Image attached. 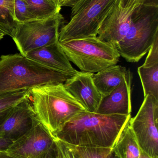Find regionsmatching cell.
<instances>
[{
  "label": "cell",
  "mask_w": 158,
  "mask_h": 158,
  "mask_svg": "<svg viewBox=\"0 0 158 158\" xmlns=\"http://www.w3.org/2000/svg\"><path fill=\"white\" fill-rule=\"evenodd\" d=\"M130 118L131 114L104 115L84 111L67 122L54 138L75 146L112 148Z\"/></svg>",
  "instance_id": "6da1fadb"
},
{
  "label": "cell",
  "mask_w": 158,
  "mask_h": 158,
  "mask_svg": "<svg viewBox=\"0 0 158 158\" xmlns=\"http://www.w3.org/2000/svg\"><path fill=\"white\" fill-rule=\"evenodd\" d=\"M29 90L36 118L53 137L69 121L86 111L64 83L48 84Z\"/></svg>",
  "instance_id": "7a4b0ae2"
},
{
  "label": "cell",
  "mask_w": 158,
  "mask_h": 158,
  "mask_svg": "<svg viewBox=\"0 0 158 158\" xmlns=\"http://www.w3.org/2000/svg\"><path fill=\"white\" fill-rule=\"evenodd\" d=\"M72 76L50 69L20 54L0 57V94L64 83Z\"/></svg>",
  "instance_id": "3957f363"
},
{
  "label": "cell",
  "mask_w": 158,
  "mask_h": 158,
  "mask_svg": "<svg viewBox=\"0 0 158 158\" xmlns=\"http://www.w3.org/2000/svg\"><path fill=\"white\" fill-rule=\"evenodd\" d=\"M158 37V5H142L134 11L124 38L115 47L127 62L136 63L149 52Z\"/></svg>",
  "instance_id": "277c9868"
},
{
  "label": "cell",
  "mask_w": 158,
  "mask_h": 158,
  "mask_svg": "<svg viewBox=\"0 0 158 158\" xmlns=\"http://www.w3.org/2000/svg\"><path fill=\"white\" fill-rule=\"evenodd\" d=\"M70 62L82 72L97 73L118 63L120 56L115 46L97 36L59 43Z\"/></svg>",
  "instance_id": "5b68a950"
},
{
  "label": "cell",
  "mask_w": 158,
  "mask_h": 158,
  "mask_svg": "<svg viewBox=\"0 0 158 158\" xmlns=\"http://www.w3.org/2000/svg\"><path fill=\"white\" fill-rule=\"evenodd\" d=\"M117 0H79L71 8L70 19L58 33L59 43L97 36L102 19Z\"/></svg>",
  "instance_id": "8992f818"
},
{
  "label": "cell",
  "mask_w": 158,
  "mask_h": 158,
  "mask_svg": "<svg viewBox=\"0 0 158 158\" xmlns=\"http://www.w3.org/2000/svg\"><path fill=\"white\" fill-rule=\"evenodd\" d=\"M64 18L60 13L48 18L18 23L12 39L20 54L58 42L59 28Z\"/></svg>",
  "instance_id": "52a82bcc"
},
{
  "label": "cell",
  "mask_w": 158,
  "mask_h": 158,
  "mask_svg": "<svg viewBox=\"0 0 158 158\" xmlns=\"http://www.w3.org/2000/svg\"><path fill=\"white\" fill-rule=\"evenodd\" d=\"M129 123L141 150L151 157L158 158V99L150 95L144 97Z\"/></svg>",
  "instance_id": "ba28073f"
},
{
  "label": "cell",
  "mask_w": 158,
  "mask_h": 158,
  "mask_svg": "<svg viewBox=\"0 0 158 158\" xmlns=\"http://www.w3.org/2000/svg\"><path fill=\"white\" fill-rule=\"evenodd\" d=\"M54 143V138L35 116L31 129L13 142L5 152L14 158H40Z\"/></svg>",
  "instance_id": "9c48e42d"
},
{
  "label": "cell",
  "mask_w": 158,
  "mask_h": 158,
  "mask_svg": "<svg viewBox=\"0 0 158 158\" xmlns=\"http://www.w3.org/2000/svg\"><path fill=\"white\" fill-rule=\"evenodd\" d=\"M134 11L123 7L122 0H117L100 23L98 38L115 47L128 32Z\"/></svg>",
  "instance_id": "30bf717a"
},
{
  "label": "cell",
  "mask_w": 158,
  "mask_h": 158,
  "mask_svg": "<svg viewBox=\"0 0 158 158\" xmlns=\"http://www.w3.org/2000/svg\"><path fill=\"white\" fill-rule=\"evenodd\" d=\"M35 117L29 98H25L12 108L0 124V138L15 142L31 129Z\"/></svg>",
  "instance_id": "8fae6325"
},
{
  "label": "cell",
  "mask_w": 158,
  "mask_h": 158,
  "mask_svg": "<svg viewBox=\"0 0 158 158\" xmlns=\"http://www.w3.org/2000/svg\"><path fill=\"white\" fill-rule=\"evenodd\" d=\"M92 73L79 72L64 83L67 91L86 111L96 112L102 97L96 86Z\"/></svg>",
  "instance_id": "7c38bea8"
},
{
  "label": "cell",
  "mask_w": 158,
  "mask_h": 158,
  "mask_svg": "<svg viewBox=\"0 0 158 158\" xmlns=\"http://www.w3.org/2000/svg\"><path fill=\"white\" fill-rule=\"evenodd\" d=\"M132 76L130 70L121 84L109 95L103 98L96 113L104 115H130Z\"/></svg>",
  "instance_id": "4fadbf2b"
},
{
  "label": "cell",
  "mask_w": 158,
  "mask_h": 158,
  "mask_svg": "<svg viewBox=\"0 0 158 158\" xmlns=\"http://www.w3.org/2000/svg\"><path fill=\"white\" fill-rule=\"evenodd\" d=\"M25 56L60 73L73 76L79 72L71 65L59 41L30 52Z\"/></svg>",
  "instance_id": "5bb4252c"
},
{
  "label": "cell",
  "mask_w": 158,
  "mask_h": 158,
  "mask_svg": "<svg viewBox=\"0 0 158 158\" xmlns=\"http://www.w3.org/2000/svg\"><path fill=\"white\" fill-rule=\"evenodd\" d=\"M128 71L124 67L116 64L93 74L94 83L102 98L109 95L121 84Z\"/></svg>",
  "instance_id": "9a60e30c"
},
{
  "label": "cell",
  "mask_w": 158,
  "mask_h": 158,
  "mask_svg": "<svg viewBox=\"0 0 158 158\" xmlns=\"http://www.w3.org/2000/svg\"><path fill=\"white\" fill-rule=\"evenodd\" d=\"M120 158H139L141 150L129 121L119 135L112 148Z\"/></svg>",
  "instance_id": "2e32d148"
},
{
  "label": "cell",
  "mask_w": 158,
  "mask_h": 158,
  "mask_svg": "<svg viewBox=\"0 0 158 158\" xmlns=\"http://www.w3.org/2000/svg\"><path fill=\"white\" fill-rule=\"evenodd\" d=\"M138 73L144 97L150 95L158 100V64L149 66L143 65L138 67Z\"/></svg>",
  "instance_id": "e0dca14e"
},
{
  "label": "cell",
  "mask_w": 158,
  "mask_h": 158,
  "mask_svg": "<svg viewBox=\"0 0 158 158\" xmlns=\"http://www.w3.org/2000/svg\"><path fill=\"white\" fill-rule=\"evenodd\" d=\"M15 0H0V30L13 38L18 23L14 14Z\"/></svg>",
  "instance_id": "ac0fdd59"
},
{
  "label": "cell",
  "mask_w": 158,
  "mask_h": 158,
  "mask_svg": "<svg viewBox=\"0 0 158 158\" xmlns=\"http://www.w3.org/2000/svg\"><path fill=\"white\" fill-rule=\"evenodd\" d=\"M35 19L48 18L60 13L61 8L52 0H24Z\"/></svg>",
  "instance_id": "d6986e66"
},
{
  "label": "cell",
  "mask_w": 158,
  "mask_h": 158,
  "mask_svg": "<svg viewBox=\"0 0 158 158\" xmlns=\"http://www.w3.org/2000/svg\"><path fill=\"white\" fill-rule=\"evenodd\" d=\"M79 158H107L112 148L70 145Z\"/></svg>",
  "instance_id": "ffe728a7"
},
{
  "label": "cell",
  "mask_w": 158,
  "mask_h": 158,
  "mask_svg": "<svg viewBox=\"0 0 158 158\" xmlns=\"http://www.w3.org/2000/svg\"><path fill=\"white\" fill-rule=\"evenodd\" d=\"M29 97V90L0 94V112L13 107L25 98Z\"/></svg>",
  "instance_id": "44dd1931"
},
{
  "label": "cell",
  "mask_w": 158,
  "mask_h": 158,
  "mask_svg": "<svg viewBox=\"0 0 158 158\" xmlns=\"http://www.w3.org/2000/svg\"><path fill=\"white\" fill-rule=\"evenodd\" d=\"M14 14L15 19L18 23H25L35 19L24 0H15Z\"/></svg>",
  "instance_id": "7402d4cb"
},
{
  "label": "cell",
  "mask_w": 158,
  "mask_h": 158,
  "mask_svg": "<svg viewBox=\"0 0 158 158\" xmlns=\"http://www.w3.org/2000/svg\"><path fill=\"white\" fill-rule=\"evenodd\" d=\"M148 52L143 65L149 66L158 64V37L156 38Z\"/></svg>",
  "instance_id": "603a6c76"
},
{
  "label": "cell",
  "mask_w": 158,
  "mask_h": 158,
  "mask_svg": "<svg viewBox=\"0 0 158 158\" xmlns=\"http://www.w3.org/2000/svg\"><path fill=\"white\" fill-rule=\"evenodd\" d=\"M60 152L61 158H79L78 155L68 144L57 139H54Z\"/></svg>",
  "instance_id": "cb8c5ba5"
},
{
  "label": "cell",
  "mask_w": 158,
  "mask_h": 158,
  "mask_svg": "<svg viewBox=\"0 0 158 158\" xmlns=\"http://www.w3.org/2000/svg\"><path fill=\"white\" fill-rule=\"evenodd\" d=\"M122 2L123 7L133 10L142 5H158V0H122Z\"/></svg>",
  "instance_id": "d4e9b609"
},
{
  "label": "cell",
  "mask_w": 158,
  "mask_h": 158,
  "mask_svg": "<svg viewBox=\"0 0 158 158\" xmlns=\"http://www.w3.org/2000/svg\"><path fill=\"white\" fill-rule=\"evenodd\" d=\"M40 158H61L59 148L55 140L52 147Z\"/></svg>",
  "instance_id": "484cf974"
},
{
  "label": "cell",
  "mask_w": 158,
  "mask_h": 158,
  "mask_svg": "<svg viewBox=\"0 0 158 158\" xmlns=\"http://www.w3.org/2000/svg\"><path fill=\"white\" fill-rule=\"evenodd\" d=\"M58 6L61 7L62 6H67L72 7L79 0H52Z\"/></svg>",
  "instance_id": "4316f807"
},
{
  "label": "cell",
  "mask_w": 158,
  "mask_h": 158,
  "mask_svg": "<svg viewBox=\"0 0 158 158\" xmlns=\"http://www.w3.org/2000/svg\"><path fill=\"white\" fill-rule=\"evenodd\" d=\"M12 143V141L0 138V152H5Z\"/></svg>",
  "instance_id": "83f0119b"
},
{
  "label": "cell",
  "mask_w": 158,
  "mask_h": 158,
  "mask_svg": "<svg viewBox=\"0 0 158 158\" xmlns=\"http://www.w3.org/2000/svg\"><path fill=\"white\" fill-rule=\"evenodd\" d=\"M12 108L7 109L3 110V111L0 112V124L6 118L7 115L10 113V111H11V109H12Z\"/></svg>",
  "instance_id": "f1b7e54d"
},
{
  "label": "cell",
  "mask_w": 158,
  "mask_h": 158,
  "mask_svg": "<svg viewBox=\"0 0 158 158\" xmlns=\"http://www.w3.org/2000/svg\"><path fill=\"white\" fill-rule=\"evenodd\" d=\"M107 158H120L113 151V149L111 150V152L108 156Z\"/></svg>",
  "instance_id": "f546056e"
},
{
  "label": "cell",
  "mask_w": 158,
  "mask_h": 158,
  "mask_svg": "<svg viewBox=\"0 0 158 158\" xmlns=\"http://www.w3.org/2000/svg\"><path fill=\"white\" fill-rule=\"evenodd\" d=\"M0 158H14L8 156L5 152H0Z\"/></svg>",
  "instance_id": "4dcf8cb0"
},
{
  "label": "cell",
  "mask_w": 158,
  "mask_h": 158,
  "mask_svg": "<svg viewBox=\"0 0 158 158\" xmlns=\"http://www.w3.org/2000/svg\"><path fill=\"white\" fill-rule=\"evenodd\" d=\"M139 158H154L149 156L148 155H147L145 153L142 151L141 152V156Z\"/></svg>",
  "instance_id": "1f68e13d"
},
{
  "label": "cell",
  "mask_w": 158,
  "mask_h": 158,
  "mask_svg": "<svg viewBox=\"0 0 158 158\" xmlns=\"http://www.w3.org/2000/svg\"><path fill=\"white\" fill-rule=\"evenodd\" d=\"M5 35H6L5 34V33H4L2 31H1V30H0V40L3 39Z\"/></svg>",
  "instance_id": "d6a6232c"
}]
</instances>
